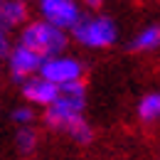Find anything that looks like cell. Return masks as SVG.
Here are the masks:
<instances>
[{
    "mask_svg": "<svg viewBox=\"0 0 160 160\" xmlns=\"http://www.w3.org/2000/svg\"><path fill=\"white\" fill-rule=\"evenodd\" d=\"M35 8H37L40 20L49 22L69 35L86 15L81 0H35Z\"/></svg>",
    "mask_w": 160,
    "mask_h": 160,
    "instance_id": "277c9868",
    "label": "cell"
},
{
    "mask_svg": "<svg viewBox=\"0 0 160 160\" xmlns=\"http://www.w3.org/2000/svg\"><path fill=\"white\" fill-rule=\"evenodd\" d=\"M30 22V5L27 0H0V27L12 32L22 30Z\"/></svg>",
    "mask_w": 160,
    "mask_h": 160,
    "instance_id": "ba28073f",
    "label": "cell"
},
{
    "mask_svg": "<svg viewBox=\"0 0 160 160\" xmlns=\"http://www.w3.org/2000/svg\"><path fill=\"white\" fill-rule=\"evenodd\" d=\"M72 40L84 49H108L118 42V25L111 15L89 12L72 30Z\"/></svg>",
    "mask_w": 160,
    "mask_h": 160,
    "instance_id": "7a4b0ae2",
    "label": "cell"
},
{
    "mask_svg": "<svg viewBox=\"0 0 160 160\" xmlns=\"http://www.w3.org/2000/svg\"><path fill=\"white\" fill-rule=\"evenodd\" d=\"M5 64H8L10 77L22 84V81L32 79V77H40L44 57H40L37 52H32L30 47H25V44H20V42H15V47L10 49Z\"/></svg>",
    "mask_w": 160,
    "mask_h": 160,
    "instance_id": "8992f818",
    "label": "cell"
},
{
    "mask_svg": "<svg viewBox=\"0 0 160 160\" xmlns=\"http://www.w3.org/2000/svg\"><path fill=\"white\" fill-rule=\"evenodd\" d=\"M84 108H86V86L72 84V86H62L59 96L49 108H44V123L52 131H62L69 136V131L74 126H79L84 118Z\"/></svg>",
    "mask_w": 160,
    "mask_h": 160,
    "instance_id": "6da1fadb",
    "label": "cell"
},
{
    "mask_svg": "<svg viewBox=\"0 0 160 160\" xmlns=\"http://www.w3.org/2000/svg\"><path fill=\"white\" fill-rule=\"evenodd\" d=\"M12 47H15V44L10 42V32L0 27V59H8V54H10Z\"/></svg>",
    "mask_w": 160,
    "mask_h": 160,
    "instance_id": "4fadbf2b",
    "label": "cell"
},
{
    "mask_svg": "<svg viewBox=\"0 0 160 160\" xmlns=\"http://www.w3.org/2000/svg\"><path fill=\"white\" fill-rule=\"evenodd\" d=\"M20 91H22V99L25 103L30 106H42V108H49L54 99L59 96V86H54L52 81H47L44 77H32V79L22 81L20 84Z\"/></svg>",
    "mask_w": 160,
    "mask_h": 160,
    "instance_id": "52a82bcc",
    "label": "cell"
},
{
    "mask_svg": "<svg viewBox=\"0 0 160 160\" xmlns=\"http://www.w3.org/2000/svg\"><path fill=\"white\" fill-rule=\"evenodd\" d=\"M106 0H81V5L84 8H89V10H94V12H99V8L103 5Z\"/></svg>",
    "mask_w": 160,
    "mask_h": 160,
    "instance_id": "5bb4252c",
    "label": "cell"
},
{
    "mask_svg": "<svg viewBox=\"0 0 160 160\" xmlns=\"http://www.w3.org/2000/svg\"><path fill=\"white\" fill-rule=\"evenodd\" d=\"M131 52H153L160 47V25H145L131 40Z\"/></svg>",
    "mask_w": 160,
    "mask_h": 160,
    "instance_id": "9c48e42d",
    "label": "cell"
},
{
    "mask_svg": "<svg viewBox=\"0 0 160 160\" xmlns=\"http://www.w3.org/2000/svg\"><path fill=\"white\" fill-rule=\"evenodd\" d=\"M40 77H44L47 81H52V84L59 86V89L62 86H72V84H81L84 64H81V59H77L74 54L62 52V54H54V57L44 59Z\"/></svg>",
    "mask_w": 160,
    "mask_h": 160,
    "instance_id": "5b68a950",
    "label": "cell"
},
{
    "mask_svg": "<svg viewBox=\"0 0 160 160\" xmlns=\"http://www.w3.org/2000/svg\"><path fill=\"white\" fill-rule=\"evenodd\" d=\"M35 118H37V113H35V106H30V103H20L10 111V121L18 128H30L35 123Z\"/></svg>",
    "mask_w": 160,
    "mask_h": 160,
    "instance_id": "7c38bea8",
    "label": "cell"
},
{
    "mask_svg": "<svg viewBox=\"0 0 160 160\" xmlns=\"http://www.w3.org/2000/svg\"><path fill=\"white\" fill-rule=\"evenodd\" d=\"M37 143H40V136H37V131L32 126L15 131V148H18L20 155H32L37 150Z\"/></svg>",
    "mask_w": 160,
    "mask_h": 160,
    "instance_id": "8fae6325",
    "label": "cell"
},
{
    "mask_svg": "<svg viewBox=\"0 0 160 160\" xmlns=\"http://www.w3.org/2000/svg\"><path fill=\"white\" fill-rule=\"evenodd\" d=\"M20 44L30 47L32 52H37L40 57L49 59L54 54L67 52V44H69V32H64L59 27L49 25L44 20H30L25 27L20 30Z\"/></svg>",
    "mask_w": 160,
    "mask_h": 160,
    "instance_id": "3957f363",
    "label": "cell"
},
{
    "mask_svg": "<svg viewBox=\"0 0 160 160\" xmlns=\"http://www.w3.org/2000/svg\"><path fill=\"white\" fill-rule=\"evenodd\" d=\"M136 113H138V118L143 121V123L160 121V91L145 94V96L138 101V106H136Z\"/></svg>",
    "mask_w": 160,
    "mask_h": 160,
    "instance_id": "30bf717a",
    "label": "cell"
}]
</instances>
